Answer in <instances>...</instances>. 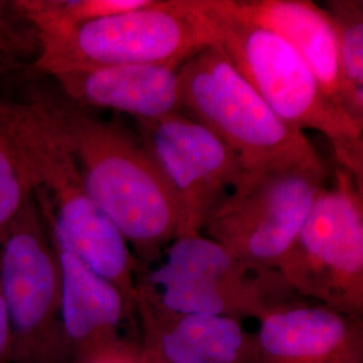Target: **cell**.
I'll return each mask as SVG.
<instances>
[{"mask_svg": "<svg viewBox=\"0 0 363 363\" xmlns=\"http://www.w3.org/2000/svg\"><path fill=\"white\" fill-rule=\"evenodd\" d=\"M77 160L91 199L143 267L162 259L182 235V210L154 157L118 120L108 121L65 97L40 96Z\"/></svg>", "mask_w": 363, "mask_h": 363, "instance_id": "obj_1", "label": "cell"}, {"mask_svg": "<svg viewBox=\"0 0 363 363\" xmlns=\"http://www.w3.org/2000/svg\"><path fill=\"white\" fill-rule=\"evenodd\" d=\"M0 125L25 164L52 238L116 286L136 316L138 259L123 234L91 199L76 157L40 99L0 100Z\"/></svg>", "mask_w": 363, "mask_h": 363, "instance_id": "obj_2", "label": "cell"}, {"mask_svg": "<svg viewBox=\"0 0 363 363\" xmlns=\"http://www.w3.org/2000/svg\"><path fill=\"white\" fill-rule=\"evenodd\" d=\"M202 4L237 72L288 125L322 133L339 167L363 184V127L327 99L295 49L271 30L237 16L226 0Z\"/></svg>", "mask_w": 363, "mask_h": 363, "instance_id": "obj_3", "label": "cell"}, {"mask_svg": "<svg viewBox=\"0 0 363 363\" xmlns=\"http://www.w3.org/2000/svg\"><path fill=\"white\" fill-rule=\"evenodd\" d=\"M183 113L216 133L247 174L280 169L327 171L311 140L277 116L229 61L220 45L178 69Z\"/></svg>", "mask_w": 363, "mask_h": 363, "instance_id": "obj_4", "label": "cell"}, {"mask_svg": "<svg viewBox=\"0 0 363 363\" xmlns=\"http://www.w3.org/2000/svg\"><path fill=\"white\" fill-rule=\"evenodd\" d=\"M33 66L49 76L103 66L160 65L179 69L218 34L202 0H150L70 31L38 35Z\"/></svg>", "mask_w": 363, "mask_h": 363, "instance_id": "obj_5", "label": "cell"}, {"mask_svg": "<svg viewBox=\"0 0 363 363\" xmlns=\"http://www.w3.org/2000/svg\"><path fill=\"white\" fill-rule=\"evenodd\" d=\"M159 261L155 268L138 262L136 274L174 313L259 320L273 307L300 298L277 271L252 268L202 233L178 237Z\"/></svg>", "mask_w": 363, "mask_h": 363, "instance_id": "obj_6", "label": "cell"}, {"mask_svg": "<svg viewBox=\"0 0 363 363\" xmlns=\"http://www.w3.org/2000/svg\"><path fill=\"white\" fill-rule=\"evenodd\" d=\"M300 298L363 319V184L337 167L279 264Z\"/></svg>", "mask_w": 363, "mask_h": 363, "instance_id": "obj_7", "label": "cell"}, {"mask_svg": "<svg viewBox=\"0 0 363 363\" xmlns=\"http://www.w3.org/2000/svg\"><path fill=\"white\" fill-rule=\"evenodd\" d=\"M0 289L11 363H69L60 315V259L34 195L0 242Z\"/></svg>", "mask_w": 363, "mask_h": 363, "instance_id": "obj_8", "label": "cell"}, {"mask_svg": "<svg viewBox=\"0 0 363 363\" xmlns=\"http://www.w3.org/2000/svg\"><path fill=\"white\" fill-rule=\"evenodd\" d=\"M327 178L308 169L247 174L201 233L252 268L277 271Z\"/></svg>", "mask_w": 363, "mask_h": 363, "instance_id": "obj_9", "label": "cell"}, {"mask_svg": "<svg viewBox=\"0 0 363 363\" xmlns=\"http://www.w3.org/2000/svg\"><path fill=\"white\" fill-rule=\"evenodd\" d=\"M139 138L177 195L182 235L201 233L208 217L245 178L238 156L183 112L136 121Z\"/></svg>", "mask_w": 363, "mask_h": 363, "instance_id": "obj_10", "label": "cell"}, {"mask_svg": "<svg viewBox=\"0 0 363 363\" xmlns=\"http://www.w3.org/2000/svg\"><path fill=\"white\" fill-rule=\"evenodd\" d=\"M52 240L61 267L60 315L69 363H93L112 355L139 352V347L121 337L123 325H136L138 319L120 291L52 235Z\"/></svg>", "mask_w": 363, "mask_h": 363, "instance_id": "obj_11", "label": "cell"}, {"mask_svg": "<svg viewBox=\"0 0 363 363\" xmlns=\"http://www.w3.org/2000/svg\"><path fill=\"white\" fill-rule=\"evenodd\" d=\"M259 363H363V319L300 298L259 319Z\"/></svg>", "mask_w": 363, "mask_h": 363, "instance_id": "obj_12", "label": "cell"}, {"mask_svg": "<svg viewBox=\"0 0 363 363\" xmlns=\"http://www.w3.org/2000/svg\"><path fill=\"white\" fill-rule=\"evenodd\" d=\"M136 319L169 363H259L256 335L240 320L167 311L138 274Z\"/></svg>", "mask_w": 363, "mask_h": 363, "instance_id": "obj_13", "label": "cell"}, {"mask_svg": "<svg viewBox=\"0 0 363 363\" xmlns=\"http://www.w3.org/2000/svg\"><path fill=\"white\" fill-rule=\"evenodd\" d=\"M67 101L140 120L182 112L178 69L117 65L69 70L52 76Z\"/></svg>", "mask_w": 363, "mask_h": 363, "instance_id": "obj_14", "label": "cell"}, {"mask_svg": "<svg viewBox=\"0 0 363 363\" xmlns=\"http://www.w3.org/2000/svg\"><path fill=\"white\" fill-rule=\"evenodd\" d=\"M226 1L237 16L286 39L310 67L327 99L346 112L340 88L337 39L323 7L308 0Z\"/></svg>", "mask_w": 363, "mask_h": 363, "instance_id": "obj_15", "label": "cell"}, {"mask_svg": "<svg viewBox=\"0 0 363 363\" xmlns=\"http://www.w3.org/2000/svg\"><path fill=\"white\" fill-rule=\"evenodd\" d=\"M323 9L337 39L345 109L363 127V3L361 0H331Z\"/></svg>", "mask_w": 363, "mask_h": 363, "instance_id": "obj_16", "label": "cell"}, {"mask_svg": "<svg viewBox=\"0 0 363 363\" xmlns=\"http://www.w3.org/2000/svg\"><path fill=\"white\" fill-rule=\"evenodd\" d=\"M150 0H18V13L37 35H52L111 15L127 13L145 6Z\"/></svg>", "mask_w": 363, "mask_h": 363, "instance_id": "obj_17", "label": "cell"}, {"mask_svg": "<svg viewBox=\"0 0 363 363\" xmlns=\"http://www.w3.org/2000/svg\"><path fill=\"white\" fill-rule=\"evenodd\" d=\"M33 195L25 164L11 138L0 125V242Z\"/></svg>", "mask_w": 363, "mask_h": 363, "instance_id": "obj_18", "label": "cell"}, {"mask_svg": "<svg viewBox=\"0 0 363 363\" xmlns=\"http://www.w3.org/2000/svg\"><path fill=\"white\" fill-rule=\"evenodd\" d=\"M38 50L35 30L18 13L13 1L0 0V57L26 60L37 57Z\"/></svg>", "mask_w": 363, "mask_h": 363, "instance_id": "obj_19", "label": "cell"}, {"mask_svg": "<svg viewBox=\"0 0 363 363\" xmlns=\"http://www.w3.org/2000/svg\"><path fill=\"white\" fill-rule=\"evenodd\" d=\"M0 363H11V333L9 315L0 289Z\"/></svg>", "mask_w": 363, "mask_h": 363, "instance_id": "obj_20", "label": "cell"}, {"mask_svg": "<svg viewBox=\"0 0 363 363\" xmlns=\"http://www.w3.org/2000/svg\"><path fill=\"white\" fill-rule=\"evenodd\" d=\"M139 361L140 363H169L160 354L155 337L144 330H142V345L139 347Z\"/></svg>", "mask_w": 363, "mask_h": 363, "instance_id": "obj_21", "label": "cell"}, {"mask_svg": "<svg viewBox=\"0 0 363 363\" xmlns=\"http://www.w3.org/2000/svg\"><path fill=\"white\" fill-rule=\"evenodd\" d=\"M93 363H140V361H139V352H133V354L112 355V357L103 358V359H99Z\"/></svg>", "mask_w": 363, "mask_h": 363, "instance_id": "obj_22", "label": "cell"}]
</instances>
